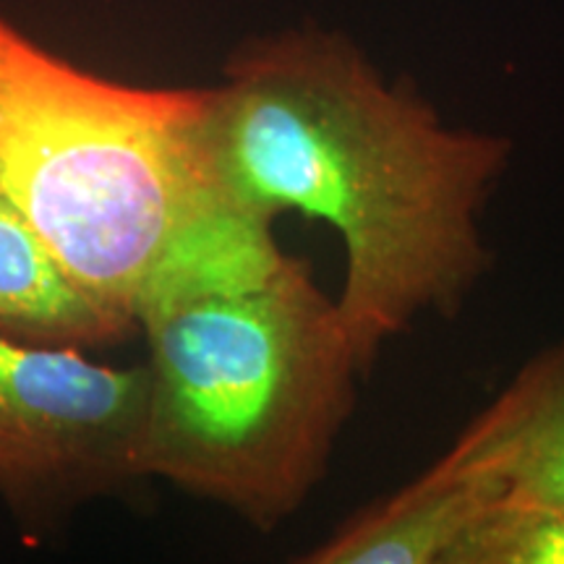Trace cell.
<instances>
[{
    "label": "cell",
    "instance_id": "cell-1",
    "mask_svg": "<svg viewBox=\"0 0 564 564\" xmlns=\"http://www.w3.org/2000/svg\"><path fill=\"white\" fill-rule=\"evenodd\" d=\"M202 167L259 228L301 212L345 251L337 306L364 373L421 316L457 319L494 267L484 209L512 165L502 133L457 129L324 30L251 40L207 89Z\"/></svg>",
    "mask_w": 564,
    "mask_h": 564
},
{
    "label": "cell",
    "instance_id": "cell-2",
    "mask_svg": "<svg viewBox=\"0 0 564 564\" xmlns=\"http://www.w3.org/2000/svg\"><path fill=\"white\" fill-rule=\"evenodd\" d=\"M207 89H144L70 66L0 19V192L66 270L139 324L158 293L230 280L274 249L209 192Z\"/></svg>",
    "mask_w": 564,
    "mask_h": 564
},
{
    "label": "cell",
    "instance_id": "cell-3",
    "mask_svg": "<svg viewBox=\"0 0 564 564\" xmlns=\"http://www.w3.org/2000/svg\"><path fill=\"white\" fill-rule=\"evenodd\" d=\"M147 408L139 476L207 499L262 533L329 474L366 377L345 319L303 259L141 308Z\"/></svg>",
    "mask_w": 564,
    "mask_h": 564
},
{
    "label": "cell",
    "instance_id": "cell-4",
    "mask_svg": "<svg viewBox=\"0 0 564 564\" xmlns=\"http://www.w3.org/2000/svg\"><path fill=\"white\" fill-rule=\"evenodd\" d=\"M144 408V364L0 333V499L42 523L141 481Z\"/></svg>",
    "mask_w": 564,
    "mask_h": 564
},
{
    "label": "cell",
    "instance_id": "cell-5",
    "mask_svg": "<svg viewBox=\"0 0 564 564\" xmlns=\"http://www.w3.org/2000/svg\"><path fill=\"white\" fill-rule=\"evenodd\" d=\"M434 463L491 484L507 507H564V340L533 352Z\"/></svg>",
    "mask_w": 564,
    "mask_h": 564
},
{
    "label": "cell",
    "instance_id": "cell-6",
    "mask_svg": "<svg viewBox=\"0 0 564 564\" xmlns=\"http://www.w3.org/2000/svg\"><path fill=\"white\" fill-rule=\"evenodd\" d=\"M502 505L481 478L432 463L403 489L352 512L303 564H449L465 539Z\"/></svg>",
    "mask_w": 564,
    "mask_h": 564
},
{
    "label": "cell",
    "instance_id": "cell-7",
    "mask_svg": "<svg viewBox=\"0 0 564 564\" xmlns=\"http://www.w3.org/2000/svg\"><path fill=\"white\" fill-rule=\"evenodd\" d=\"M139 329L66 270L30 217L0 192V333L53 348H100Z\"/></svg>",
    "mask_w": 564,
    "mask_h": 564
},
{
    "label": "cell",
    "instance_id": "cell-8",
    "mask_svg": "<svg viewBox=\"0 0 564 564\" xmlns=\"http://www.w3.org/2000/svg\"><path fill=\"white\" fill-rule=\"evenodd\" d=\"M449 564H564V507L499 505Z\"/></svg>",
    "mask_w": 564,
    "mask_h": 564
}]
</instances>
